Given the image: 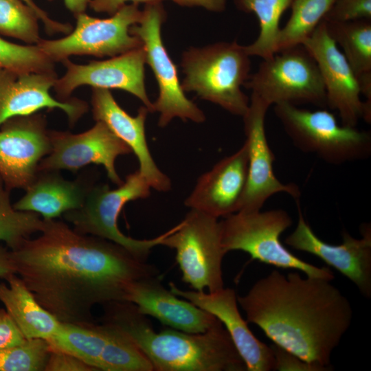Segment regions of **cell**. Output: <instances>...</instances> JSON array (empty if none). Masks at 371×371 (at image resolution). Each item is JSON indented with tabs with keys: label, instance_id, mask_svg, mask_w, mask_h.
Masks as SVG:
<instances>
[{
	"label": "cell",
	"instance_id": "23",
	"mask_svg": "<svg viewBox=\"0 0 371 371\" xmlns=\"http://www.w3.org/2000/svg\"><path fill=\"white\" fill-rule=\"evenodd\" d=\"M92 186L85 179H65L58 171H38L13 205L17 210L37 213L45 220L55 219L80 208Z\"/></svg>",
	"mask_w": 371,
	"mask_h": 371
},
{
	"label": "cell",
	"instance_id": "7",
	"mask_svg": "<svg viewBox=\"0 0 371 371\" xmlns=\"http://www.w3.org/2000/svg\"><path fill=\"white\" fill-rule=\"evenodd\" d=\"M150 188L138 170L128 175L117 188L111 189L106 184L93 186L82 206L65 213L64 216L77 232L116 243L139 260L146 262L150 250L161 245L170 229L153 238L135 239L120 230L117 220L128 202L148 198Z\"/></svg>",
	"mask_w": 371,
	"mask_h": 371
},
{
	"label": "cell",
	"instance_id": "26",
	"mask_svg": "<svg viewBox=\"0 0 371 371\" xmlns=\"http://www.w3.org/2000/svg\"><path fill=\"white\" fill-rule=\"evenodd\" d=\"M324 21L328 34L342 49L357 77L371 72V19Z\"/></svg>",
	"mask_w": 371,
	"mask_h": 371
},
{
	"label": "cell",
	"instance_id": "2",
	"mask_svg": "<svg viewBox=\"0 0 371 371\" xmlns=\"http://www.w3.org/2000/svg\"><path fill=\"white\" fill-rule=\"evenodd\" d=\"M237 300L247 322L258 326L274 344L333 370L332 353L350 326L353 311L331 280L298 272L284 276L275 269Z\"/></svg>",
	"mask_w": 371,
	"mask_h": 371
},
{
	"label": "cell",
	"instance_id": "19",
	"mask_svg": "<svg viewBox=\"0 0 371 371\" xmlns=\"http://www.w3.org/2000/svg\"><path fill=\"white\" fill-rule=\"evenodd\" d=\"M170 291L200 308L212 314L224 325L248 371H271L274 356L271 346L258 339L238 310L237 295L233 289L214 292L182 290L170 283Z\"/></svg>",
	"mask_w": 371,
	"mask_h": 371
},
{
	"label": "cell",
	"instance_id": "14",
	"mask_svg": "<svg viewBox=\"0 0 371 371\" xmlns=\"http://www.w3.org/2000/svg\"><path fill=\"white\" fill-rule=\"evenodd\" d=\"M62 63L66 71L62 77L57 78L53 87L58 100H69L76 88L85 85L92 88L118 89L137 97L149 113H153V103L148 96L144 82L146 62L143 45L104 60H91L87 64L79 65L67 58Z\"/></svg>",
	"mask_w": 371,
	"mask_h": 371
},
{
	"label": "cell",
	"instance_id": "13",
	"mask_svg": "<svg viewBox=\"0 0 371 371\" xmlns=\"http://www.w3.org/2000/svg\"><path fill=\"white\" fill-rule=\"evenodd\" d=\"M51 150L42 159L38 171L76 172L89 164L101 165L109 179L120 186L123 181L115 168V160L132 153L131 148L102 122L77 134L49 131Z\"/></svg>",
	"mask_w": 371,
	"mask_h": 371
},
{
	"label": "cell",
	"instance_id": "34",
	"mask_svg": "<svg viewBox=\"0 0 371 371\" xmlns=\"http://www.w3.org/2000/svg\"><path fill=\"white\" fill-rule=\"evenodd\" d=\"M324 19L335 21L371 19V0H335Z\"/></svg>",
	"mask_w": 371,
	"mask_h": 371
},
{
	"label": "cell",
	"instance_id": "39",
	"mask_svg": "<svg viewBox=\"0 0 371 371\" xmlns=\"http://www.w3.org/2000/svg\"><path fill=\"white\" fill-rule=\"evenodd\" d=\"M22 1L34 11L39 21H42L45 29L47 33H60L63 30V23L52 19L46 12H45L35 3L34 0Z\"/></svg>",
	"mask_w": 371,
	"mask_h": 371
},
{
	"label": "cell",
	"instance_id": "30",
	"mask_svg": "<svg viewBox=\"0 0 371 371\" xmlns=\"http://www.w3.org/2000/svg\"><path fill=\"white\" fill-rule=\"evenodd\" d=\"M107 324L111 326V334L98 370L153 371L150 361L130 337L115 325Z\"/></svg>",
	"mask_w": 371,
	"mask_h": 371
},
{
	"label": "cell",
	"instance_id": "3",
	"mask_svg": "<svg viewBox=\"0 0 371 371\" xmlns=\"http://www.w3.org/2000/svg\"><path fill=\"white\" fill-rule=\"evenodd\" d=\"M104 322L126 333L156 371H245V364L223 324L204 333L174 328L155 332L146 315L127 302L104 305Z\"/></svg>",
	"mask_w": 371,
	"mask_h": 371
},
{
	"label": "cell",
	"instance_id": "31",
	"mask_svg": "<svg viewBox=\"0 0 371 371\" xmlns=\"http://www.w3.org/2000/svg\"><path fill=\"white\" fill-rule=\"evenodd\" d=\"M34 11L22 0H0V34L29 45H37L41 38Z\"/></svg>",
	"mask_w": 371,
	"mask_h": 371
},
{
	"label": "cell",
	"instance_id": "42",
	"mask_svg": "<svg viewBox=\"0 0 371 371\" xmlns=\"http://www.w3.org/2000/svg\"><path fill=\"white\" fill-rule=\"evenodd\" d=\"M90 0H63L64 4L74 16L85 12Z\"/></svg>",
	"mask_w": 371,
	"mask_h": 371
},
{
	"label": "cell",
	"instance_id": "1",
	"mask_svg": "<svg viewBox=\"0 0 371 371\" xmlns=\"http://www.w3.org/2000/svg\"><path fill=\"white\" fill-rule=\"evenodd\" d=\"M40 235L10 250L16 274L60 322L93 323L96 305L124 302L127 286L159 275L123 247L43 219Z\"/></svg>",
	"mask_w": 371,
	"mask_h": 371
},
{
	"label": "cell",
	"instance_id": "22",
	"mask_svg": "<svg viewBox=\"0 0 371 371\" xmlns=\"http://www.w3.org/2000/svg\"><path fill=\"white\" fill-rule=\"evenodd\" d=\"M124 302L133 304L144 315H150L172 328L190 333H204L218 319L166 289L159 275L133 281L126 288Z\"/></svg>",
	"mask_w": 371,
	"mask_h": 371
},
{
	"label": "cell",
	"instance_id": "15",
	"mask_svg": "<svg viewBox=\"0 0 371 371\" xmlns=\"http://www.w3.org/2000/svg\"><path fill=\"white\" fill-rule=\"evenodd\" d=\"M249 105L243 116L245 142L248 149V175L238 211L261 210L273 195L284 192L299 200L300 192L293 183H283L275 175V156L268 144L265 121L269 105L251 93Z\"/></svg>",
	"mask_w": 371,
	"mask_h": 371
},
{
	"label": "cell",
	"instance_id": "28",
	"mask_svg": "<svg viewBox=\"0 0 371 371\" xmlns=\"http://www.w3.org/2000/svg\"><path fill=\"white\" fill-rule=\"evenodd\" d=\"M335 0H292L291 14L280 28L276 53L302 44L314 31Z\"/></svg>",
	"mask_w": 371,
	"mask_h": 371
},
{
	"label": "cell",
	"instance_id": "8",
	"mask_svg": "<svg viewBox=\"0 0 371 371\" xmlns=\"http://www.w3.org/2000/svg\"><path fill=\"white\" fill-rule=\"evenodd\" d=\"M269 106L311 104L327 107L326 95L315 60L302 45L282 49L262 59L243 85Z\"/></svg>",
	"mask_w": 371,
	"mask_h": 371
},
{
	"label": "cell",
	"instance_id": "12",
	"mask_svg": "<svg viewBox=\"0 0 371 371\" xmlns=\"http://www.w3.org/2000/svg\"><path fill=\"white\" fill-rule=\"evenodd\" d=\"M49 131L39 113L17 116L0 126V178L5 188L25 190L51 150Z\"/></svg>",
	"mask_w": 371,
	"mask_h": 371
},
{
	"label": "cell",
	"instance_id": "6",
	"mask_svg": "<svg viewBox=\"0 0 371 371\" xmlns=\"http://www.w3.org/2000/svg\"><path fill=\"white\" fill-rule=\"evenodd\" d=\"M273 112L297 148L326 163L341 165L367 159L371 154L370 132L339 124L326 109L310 111L279 103Z\"/></svg>",
	"mask_w": 371,
	"mask_h": 371
},
{
	"label": "cell",
	"instance_id": "18",
	"mask_svg": "<svg viewBox=\"0 0 371 371\" xmlns=\"http://www.w3.org/2000/svg\"><path fill=\"white\" fill-rule=\"evenodd\" d=\"M56 73L19 72L0 68V126L8 120L38 113L43 109H60L69 124H74L88 109L77 98L61 101L54 98Z\"/></svg>",
	"mask_w": 371,
	"mask_h": 371
},
{
	"label": "cell",
	"instance_id": "17",
	"mask_svg": "<svg viewBox=\"0 0 371 371\" xmlns=\"http://www.w3.org/2000/svg\"><path fill=\"white\" fill-rule=\"evenodd\" d=\"M316 61L326 95V105L336 111L341 124L356 127L363 117V102L358 78L328 33L323 19L302 43Z\"/></svg>",
	"mask_w": 371,
	"mask_h": 371
},
{
	"label": "cell",
	"instance_id": "11",
	"mask_svg": "<svg viewBox=\"0 0 371 371\" xmlns=\"http://www.w3.org/2000/svg\"><path fill=\"white\" fill-rule=\"evenodd\" d=\"M166 19L161 3L145 4L139 21L131 26L130 32L138 37L146 52V62L156 78L159 93L153 102V113H159L158 125L165 127L175 117L183 121L202 123L205 116L202 110L188 99L179 82L177 69L162 41L161 30Z\"/></svg>",
	"mask_w": 371,
	"mask_h": 371
},
{
	"label": "cell",
	"instance_id": "10",
	"mask_svg": "<svg viewBox=\"0 0 371 371\" xmlns=\"http://www.w3.org/2000/svg\"><path fill=\"white\" fill-rule=\"evenodd\" d=\"M142 14L137 3L126 4L106 19L82 12L75 16L76 26L67 36L53 40L41 38L37 45L54 63L74 55L113 57L142 46L140 39L130 32Z\"/></svg>",
	"mask_w": 371,
	"mask_h": 371
},
{
	"label": "cell",
	"instance_id": "38",
	"mask_svg": "<svg viewBox=\"0 0 371 371\" xmlns=\"http://www.w3.org/2000/svg\"><path fill=\"white\" fill-rule=\"evenodd\" d=\"M163 1L164 0H90L89 6L95 12H105L112 15L127 4V2L148 4L162 3Z\"/></svg>",
	"mask_w": 371,
	"mask_h": 371
},
{
	"label": "cell",
	"instance_id": "5",
	"mask_svg": "<svg viewBox=\"0 0 371 371\" xmlns=\"http://www.w3.org/2000/svg\"><path fill=\"white\" fill-rule=\"evenodd\" d=\"M220 221L221 243L226 253L239 250L251 259L278 268L295 269L306 276L334 279L328 267H318L293 254L280 241L281 234L293 223L281 209L265 212L238 211Z\"/></svg>",
	"mask_w": 371,
	"mask_h": 371
},
{
	"label": "cell",
	"instance_id": "37",
	"mask_svg": "<svg viewBox=\"0 0 371 371\" xmlns=\"http://www.w3.org/2000/svg\"><path fill=\"white\" fill-rule=\"evenodd\" d=\"M27 339L5 308H0V350L18 346Z\"/></svg>",
	"mask_w": 371,
	"mask_h": 371
},
{
	"label": "cell",
	"instance_id": "27",
	"mask_svg": "<svg viewBox=\"0 0 371 371\" xmlns=\"http://www.w3.org/2000/svg\"><path fill=\"white\" fill-rule=\"evenodd\" d=\"M292 0H234L238 9L254 13L258 18L260 32L256 41L244 46L249 56L266 59L276 54L280 31V21Z\"/></svg>",
	"mask_w": 371,
	"mask_h": 371
},
{
	"label": "cell",
	"instance_id": "4",
	"mask_svg": "<svg viewBox=\"0 0 371 371\" xmlns=\"http://www.w3.org/2000/svg\"><path fill=\"white\" fill-rule=\"evenodd\" d=\"M236 41L190 47L182 54L183 90L194 92L229 113L243 116L250 100L241 87L249 77L251 61Z\"/></svg>",
	"mask_w": 371,
	"mask_h": 371
},
{
	"label": "cell",
	"instance_id": "29",
	"mask_svg": "<svg viewBox=\"0 0 371 371\" xmlns=\"http://www.w3.org/2000/svg\"><path fill=\"white\" fill-rule=\"evenodd\" d=\"M43 223L38 214L14 207L9 190L0 178V242H4L10 250H14L31 235L40 232Z\"/></svg>",
	"mask_w": 371,
	"mask_h": 371
},
{
	"label": "cell",
	"instance_id": "36",
	"mask_svg": "<svg viewBox=\"0 0 371 371\" xmlns=\"http://www.w3.org/2000/svg\"><path fill=\"white\" fill-rule=\"evenodd\" d=\"M45 371H95L78 358L65 352L52 350Z\"/></svg>",
	"mask_w": 371,
	"mask_h": 371
},
{
	"label": "cell",
	"instance_id": "16",
	"mask_svg": "<svg viewBox=\"0 0 371 371\" xmlns=\"http://www.w3.org/2000/svg\"><path fill=\"white\" fill-rule=\"evenodd\" d=\"M298 222L284 243L294 249L313 254L335 268L350 280L366 298L371 297V225L363 224L361 238L352 237L346 231L342 233L339 245L328 244L313 232L305 221L297 204Z\"/></svg>",
	"mask_w": 371,
	"mask_h": 371
},
{
	"label": "cell",
	"instance_id": "20",
	"mask_svg": "<svg viewBox=\"0 0 371 371\" xmlns=\"http://www.w3.org/2000/svg\"><path fill=\"white\" fill-rule=\"evenodd\" d=\"M248 175V149L245 142L202 174L185 205L217 218L238 211Z\"/></svg>",
	"mask_w": 371,
	"mask_h": 371
},
{
	"label": "cell",
	"instance_id": "32",
	"mask_svg": "<svg viewBox=\"0 0 371 371\" xmlns=\"http://www.w3.org/2000/svg\"><path fill=\"white\" fill-rule=\"evenodd\" d=\"M54 63L37 45H19L0 37V68L19 72L56 73Z\"/></svg>",
	"mask_w": 371,
	"mask_h": 371
},
{
	"label": "cell",
	"instance_id": "25",
	"mask_svg": "<svg viewBox=\"0 0 371 371\" xmlns=\"http://www.w3.org/2000/svg\"><path fill=\"white\" fill-rule=\"evenodd\" d=\"M110 334L111 326L106 322L100 325L62 322L57 333L47 341L52 350L71 354L98 370Z\"/></svg>",
	"mask_w": 371,
	"mask_h": 371
},
{
	"label": "cell",
	"instance_id": "21",
	"mask_svg": "<svg viewBox=\"0 0 371 371\" xmlns=\"http://www.w3.org/2000/svg\"><path fill=\"white\" fill-rule=\"evenodd\" d=\"M91 105L93 119L106 124L135 154L139 171L150 188L158 192H168L171 181L157 166L146 137L148 109L140 106L137 115L131 116L117 104L109 89L100 88H92Z\"/></svg>",
	"mask_w": 371,
	"mask_h": 371
},
{
	"label": "cell",
	"instance_id": "35",
	"mask_svg": "<svg viewBox=\"0 0 371 371\" xmlns=\"http://www.w3.org/2000/svg\"><path fill=\"white\" fill-rule=\"evenodd\" d=\"M274 369L278 371H328L326 368L312 364L292 352L273 344Z\"/></svg>",
	"mask_w": 371,
	"mask_h": 371
},
{
	"label": "cell",
	"instance_id": "9",
	"mask_svg": "<svg viewBox=\"0 0 371 371\" xmlns=\"http://www.w3.org/2000/svg\"><path fill=\"white\" fill-rule=\"evenodd\" d=\"M161 245L175 250L182 280L194 291L212 293L224 287L222 262L227 253L218 218L190 209Z\"/></svg>",
	"mask_w": 371,
	"mask_h": 371
},
{
	"label": "cell",
	"instance_id": "33",
	"mask_svg": "<svg viewBox=\"0 0 371 371\" xmlns=\"http://www.w3.org/2000/svg\"><path fill=\"white\" fill-rule=\"evenodd\" d=\"M48 341L30 339L0 350V371H43L51 352Z\"/></svg>",
	"mask_w": 371,
	"mask_h": 371
},
{
	"label": "cell",
	"instance_id": "41",
	"mask_svg": "<svg viewBox=\"0 0 371 371\" xmlns=\"http://www.w3.org/2000/svg\"><path fill=\"white\" fill-rule=\"evenodd\" d=\"M12 273H16V271L10 249L0 246V278L4 279Z\"/></svg>",
	"mask_w": 371,
	"mask_h": 371
},
{
	"label": "cell",
	"instance_id": "24",
	"mask_svg": "<svg viewBox=\"0 0 371 371\" xmlns=\"http://www.w3.org/2000/svg\"><path fill=\"white\" fill-rule=\"evenodd\" d=\"M0 282V302L27 339L49 340L58 331L61 323L43 308L16 273Z\"/></svg>",
	"mask_w": 371,
	"mask_h": 371
},
{
	"label": "cell",
	"instance_id": "40",
	"mask_svg": "<svg viewBox=\"0 0 371 371\" xmlns=\"http://www.w3.org/2000/svg\"><path fill=\"white\" fill-rule=\"evenodd\" d=\"M181 6L202 7L212 12H222L226 8V0H172Z\"/></svg>",
	"mask_w": 371,
	"mask_h": 371
}]
</instances>
